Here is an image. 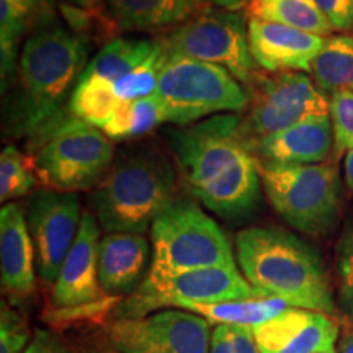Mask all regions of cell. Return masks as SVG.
<instances>
[{"instance_id":"cell-35","label":"cell","mask_w":353,"mask_h":353,"mask_svg":"<svg viewBox=\"0 0 353 353\" xmlns=\"http://www.w3.org/2000/svg\"><path fill=\"white\" fill-rule=\"evenodd\" d=\"M316 3L334 30L347 32L353 28V0H316Z\"/></svg>"},{"instance_id":"cell-43","label":"cell","mask_w":353,"mask_h":353,"mask_svg":"<svg viewBox=\"0 0 353 353\" xmlns=\"http://www.w3.org/2000/svg\"><path fill=\"white\" fill-rule=\"evenodd\" d=\"M321 353H337V348H329V350H325V352H321Z\"/></svg>"},{"instance_id":"cell-42","label":"cell","mask_w":353,"mask_h":353,"mask_svg":"<svg viewBox=\"0 0 353 353\" xmlns=\"http://www.w3.org/2000/svg\"><path fill=\"white\" fill-rule=\"evenodd\" d=\"M90 353H121V352L114 350V348H100V350H94Z\"/></svg>"},{"instance_id":"cell-13","label":"cell","mask_w":353,"mask_h":353,"mask_svg":"<svg viewBox=\"0 0 353 353\" xmlns=\"http://www.w3.org/2000/svg\"><path fill=\"white\" fill-rule=\"evenodd\" d=\"M81 203L72 192L43 190L30 201L28 229L32 234L37 270L46 283H54L81 226Z\"/></svg>"},{"instance_id":"cell-4","label":"cell","mask_w":353,"mask_h":353,"mask_svg":"<svg viewBox=\"0 0 353 353\" xmlns=\"http://www.w3.org/2000/svg\"><path fill=\"white\" fill-rule=\"evenodd\" d=\"M176 176L169 161L151 149L121 154L97 185L92 210L108 232L144 234L175 203Z\"/></svg>"},{"instance_id":"cell-41","label":"cell","mask_w":353,"mask_h":353,"mask_svg":"<svg viewBox=\"0 0 353 353\" xmlns=\"http://www.w3.org/2000/svg\"><path fill=\"white\" fill-rule=\"evenodd\" d=\"M64 2L77 7H95L99 0H64Z\"/></svg>"},{"instance_id":"cell-10","label":"cell","mask_w":353,"mask_h":353,"mask_svg":"<svg viewBox=\"0 0 353 353\" xmlns=\"http://www.w3.org/2000/svg\"><path fill=\"white\" fill-rule=\"evenodd\" d=\"M161 41L169 54L221 65L244 83L245 90L259 76L249 48V30L239 12H200L176 25Z\"/></svg>"},{"instance_id":"cell-31","label":"cell","mask_w":353,"mask_h":353,"mask_svg":"<svg viewBox=\"0 0 353 353\" xmlns=\"http://www.w3.org/2000/svg\"><path fill=\"white\" fill-rule=\"evenodd\" d=\"M329 117L334 128L335 152L353 148V90L335 92L329 99Z\"/></svg>"},{"instance_id":"cell-2","label":"cell","mask_w":353,"mask_h":353,"mask_svg":"<svg viewBox=\"0 0 353 353\" xmlns=\"http://www.w3.org/2000/svg\"><path fill=\"white\" fill-rule=\"evenodd\" d=\"M236 257L250 286L291 307L335 314L332 283L319 254L285 229L247 228L236 236Z\"/></svg>"},{"instance_id":"cell-20","label":"cell","mask_w":353,"mask_h":353,"mask_svg":"<svg viewBox=\"0 0 353 353\" xmlns=\"http://www.w3.org/2000/svg\"><path fill=\"white\" fill-rule=\"evenodd\" d=\"M120 30L154 32L183 23L198 12L200 0H107Z\"/></svg>"},{"instance_id":"cell-33","label":"cell","mask_w":353,"mask_h":353,"mask_svg":"<svg viewBox=\"0 0 353 353\" xmlns=\"http://www.w3.org/2000/svg\"><path fill=\"white\" fill-rule=\"evenodd\" d=\"M32 342L25 317L2 303L0 314V353H25Z\"/></svg>"},{"instance_id":"cell-11","label":"cell","mask_w":353,"mask_h":353,"mask_svg":"<svg viewBox=\"0 0 353 353\" xmlns=\"http://www.w3.org/2000/svg\"><path fill=\"white\" fill-rule=\"evenodd\" d=\"M247 92L250 101L242 131L250 141L312 118L329 117V100L301 72H259Z\"/></svg>"},{"instance_id":"cell-12","label":"cell","mask_w":353,"mask_h":353,"mask_svg":"<svg viewBox=\"0 0 353 353\" xmlns=\"http://www.w3.org/2000/svg\"><path fill=\"white\" fill-rule=\"evenodd\" d=\"M211 322L188 309H162L143 317L114 319L105 334L121 353H210Z\"/></svg>"},{"instance_id":"cell-30","label":"cell","mask_w":353,"mask_h":353,"mask_svg":"<svg viewBox=\"0 0 353 353\" xmlns=\"http://www.w3.org/2000/svg\"><path fill=\"white\" fill-rule=\"evenodd\" d=\"M339 307L353 321V226L347 228L335 249Z\"/></svg>"},{"instance_id":"cell-37","label":"cell","mask_w":353,"mask_h":353,"mask_svg":"<svg viewBox=\"0 0 353 353\" xmlns=\"http://www.w3.org/2000/svg\"><path fill=\"white\" fill-rule=\"evenodd\" d=\"M25 353H69L64 343L50 330L38 329L34 330L32 342Z\"/></svg>"},{"instance_id":"cell-32","label":"cell","mask_w":353,"mask_h":353,"mask_svg":"<svg viewBox=\"0 0 353 353\" xmlns=\"http://www.w3.org/2000/svg\"><path fill=\"white\" fill-rule=\"evenodd\" d=\"M210 353H262L255 341L254 329L242 325H214Z\"/></svg>"},{"instance_id":"cell-15","label":"cell","mask_w":353,"mask_h":353,"mask_svg":"<svg viewBox=\"0 0 353 353\" xmlns=\"http://www.w3.org/2000/svg\"><path fill=\"white\" fill-rule=\"evenodd\" d=\"M254 334L262 353H321L335 347L339 324L324 312L290 307Z\"/></svg>"},{"instance_id":"cell-36","label":"cell","mask_w":353,"mask_h":353,"mask_svg":"<svg viewBox=\"0 0 353 353\" xmlns=\"http://www.w3.org/2000/svg\"><path fill=\"white\" fill-rule=\"evenodd\" d=\"M130 126H131V101H120L117 110H114L112 118L107 125L103 126L105 134L110 139L123 141L130 139Z\"/></svg>"},{"instance_id":"cell-28","label":"cell","mask_w":353,"mask_h":353,"mask_svg":"<svg viewBox=\"0 0 353 353\" xmlns=\"http://www.w3.org/2000/svg\"><path fill=\"white\" fill-rule=\"evenodd\" d=\"M32 159L21 154L15 145H7L0 154V201L7 203L25 196L37 187Z\"/></svg>"},{"instance_id":"cell-8","label":"cell","mask_w":353,"mask_h":353,"mask_svg":"<svg viewBox=\"0 0 353 353\" xmlns=\"http://www.w3.org/2000/svg\"><path fill=\"white\" fill-rule=\"evenodd\" d=\"M273 210L291 228L311 236L330 231L341 210V180L327 164L260 165Z\"/></svg>"},{"instance_id":"cell-23","label":"cell","mask_w":353,"mask_h":353,"mask_svg":"<svg viewBox=\"0 0 353 353\" xmlns=\"http://www.w3.org/2000/svg\"><path fill=\"white\" fill-rule=\"evenodd\" d=\"M311 74L322 94L353 90V37L325 38L324 46L312 61Z\"/></svg>"},{"instance_id":"cell-6","label":"cell","mask_w":353,"mask_h":353,"mask_svg":"<svg viewBox=\"0 0 353 353\" xmlns=\"http://www.w3.org/2000/svg\"><path fill=\"white\" fill-rule=\"evenodd\" d=\"M167 113V123L192 125L221 112H244L249 92L221 65L169 54L159 76L156 92Z\"/></svg>"},{"instance_id":"cell-29","label":"cell","mask_w":353,"mask_h":353,"mask_svg":"<svg viewBox=\"0 0 353 353\" xmlns=\"http://www.w3.org/2000/svg\"><path fill=\"white\" fill-rule=\"evenodd\" d=\"M61 12H63L64 19L68 20L72 33L77 34L83 43H88L90 39H94V41L110 39L120 28L113 17L107 15L99 6L77 7L70 6V3H63Z\"/></svg>"},{"instance_id":"cell-27","label":"cell","mask_w":353,"mask_h":353,"mask_svg":"<svg viewBox=\"0 0 353 353\" xmlns=\"http://www.w3.org/2000/svg\"><path fill=\"white\" fill-rule=\"evenodd\" d=\"M165 56L167 51L164 44L159 39L156 51L143 64L112 83L118 100L134 101L145 99V97L156 95L159 87V76H161V69L164 65Z\"/></svg>"},{"instance_id":"cell-17","label":"cell","mask_w":353,"mask_h":353,"mask_svg":"<svg viewBox=\"0 0 353 353\" xmlns=\"http://www.w3.org/2000/svg\"><path fill=\"white\" fill-rule=\"evenodd\" d=\"M250 141V139H249ZM259 165L322 164L334 145L330 117H319L250 141Z\"/></svg>"},{"instance_id":"cell-25","label":"cell","mask_w":353,"mask_h":353,"mask_svg":"<svg viewBox=\"0 0 353 353\" xmlns=\"http://www.w3.org/2000/svg\"><path fill=\"white\" fill-rule=\"evenodd\" d=\"M290 307V304L280 298L260 296L242 299V301L201 304V306H193L188 311L203 316L213 325L228 324L255 329L265 322L272 321L273 317L280 316Z\"/></svg>"},{"instance_id":"cell-16","label":"cell","mask_w":353,"mask_h":353,"mask_svg":"<svg viewBox=\"0 0 353 353\" xmlns=\"http://www.w3.org/2000/svg\"><path fill=\"white\" fill-rule=\"evenodd\" d=\"M247 30L254 61L263 70L273 74L311 70L312 61L325 41V38L316 34L254 17L249 19Z\"/></svg>"},{"instance_id":"cell-3","label":"cell","mask_w":353,"mask_h":353,"mask_svg":"<svg viewBox=\"0 0 353 353\" xmlns=\"http://www.w3.org/2000/svg\"><path fill=\"white\" fill-rule=\"evenodd\" d=\"M88 44L61 26L34 33L21 48L20 92L15 128L20 134H41L61 120L64 101L85 70Z\"/></svg>"},{"instance_id":"cell-38","label":"cell","mask_w":353,"mask_h":353,"mask_svg":"<svg viewBox=\"0 0 353 353\" xmlns=\"http://www.w3.org/2000/svg\"><path fill=\"white\" fill-rule=\"evenodd\" d=\"M206 2L213 3V6L223 8V10L239 12L242 8H249L252 0H206Z\"/></svg>"},{"instance_id":"cell-1","label":"cell","mask_w":353,"mask_h":353,"mask_svg":"<svg viewBox=\"0 0 353 353\" xmlns=\"http://www.w3.org/2000/svg\"><path fill=\"white\" fill-rule=\"evenodd\" d=\"M169 143L185 187L206 208L224 219L252 213L262 176L239 114L176 128L169 131Z\"/></svg>"},{"instance_id":"cell-26","label":"cell","mask_w":353,"mask_h":353,"mask_svg":"<svg viewBox=\"0 0 353 353\" xmlns=\"http://www.w3.org/2000/svg\"><path fill=\"white\" fill-rule=\"evenodd\" d=\"M118 103L112 83L99 77H81L69 99V110L77 120L103 130Z\"/></svg>"},{"instance_id":"cell-5","label":"cell","mask_w":353,"mask_h":353,"mask_svg":"<svg viewBox=\"0 0 353 353\" xmlns=\"http://www.w3.org/2000/svg\"><path fill=\"white\" fill-rule=\"evenodd\" d=\"M41 136L30 159L38 180L48 190L94 188L110 170L113 145L99 128L72 117L54 123Z\"/></svg>"},{"instance_id":"cell-18","label":"cell","mask_w":353,"mask_h":353,"mask_svg":"<svg viewBox=\"0 0 353 353\" xmlns=\"http://www.w3.org/2000/svg\"><path fill=\"white\" fill-rule=\"evenodd\" d=\"M37 252L28 221L15 203L0 210V273L2 286L12 298H26L33 293L37 278Z\"/></svg>"},{"instance_id":"cell-34","label":"cell","mask_w":353,"mask_h":353,"mask_svg":"<svg viewBox=\"0 0 353 353\" xmlns=\"http://www.w3.org/2000/svg\"><path fill=\"white\" fill-rule=\"evenodd\" d=\"M162 123H167V113L157 95L131 101L130 138H139V136L148 134L157 126H161Z\"/></svg>"},{"instance_id":"cell-39","label":"cell","mask_w":353,"mask_h":353,"mask_svg":"<svg viewBox=\"0 0 353 353\" xmlns=\"http://www.w3.org/2000/svg\"><path fill=\"white\" fill-rule=\"evenodd\" d=\"M343 172H345L347 185L353 190V148L348 149L343 159Z\"/></svg>"},{"instance_id":"cell-14","label":"cell","mask_w":353,"mask_h":353,"mask_svg":"<svg viewBox=\"0 0 353 353\" xmlns=\"http://www.w3.org/2000/svg\"><path fill=\"white\" fill-rule=\"evenodd\" d=\"M100 241L99 221L92 211H83L76 242L52 283L51 299L57 309H94L110 299L99 278Z\"/></svg>"},{"instance_id":"cell-7","label":"cell","mask_w":353,"mask_h":353,"mask_svg":"<svg viewBox=\"0 0 353 353\" xmlns=\"http://www.w3.org/2000/svg\"><path fill=\"white\" fill-rule=\"evenodd\" d=\"M152 262L149 275L175 273L234 262L232 245L219 224L190 201H175L151 228Z\"/></svg>"},{"instance_id":"cell-40","label":"cell","mask_w":353,"mask_h":353,"mask_svg":"<svg viewBox=\"0 0 353 353\" xmlns=\"http://www.w3.org/2000/svg\"><path fill=\"white\" fill-rule=\"evenodd\" d=\"M337 353H353V332L345 335V337L342 339L341 347H339Z\"/></svg>"},{"instance_id":"cell-21","label":"cell","mask_w":353,"mask_h":353,"mask_svg":"<svg viewBox=\"0 0 353 353\" xmlns=\"http://www.w3.org/2000/svg\"><path fill=\"white\" fill-rule=\"evenodd\" d=\"M50 0H0V59L2 90H6L20 61V39L50 15Z\"/></svg>"},{"instance_id":"cell-9","label":"cell","mask_w":353,"mask_h":353,"mask_svg":"<svg viewBox=\"0 0 353 353\" xmlns=\"http://www.w3.org/2000/svg\"><path fill=\"white\" fill-rule=\"evenodd\" d=\"M265 294L250 286L237 265L198 268L175 275H145L141 285L120 306L114 319L143 317L162 309H192L201 304H216L260 298Z\"/></svg>"},{"instance_id":"cell-24","label":"cell","mask_w":353,"mask_h":353,"mask_svg":"<svg viewBox=\"0 0 353 353\" xmlns=\"http://www.w3.org/2000/svg\"><path fill=\"white\" fill-rule=\"evenodd\" d=\"M157 41L151 39L114 38L105 44L87 64L82 77H99L110 83L134 70L156 51Z\"/></svg>"},{"instance_id":"cell-22","label":"cell","mask_w":353,"mask_h":353,"mask_svg":"<svg viewBox=\"0 0 353 353\" xmlns=\"http://www.w3.org/2000/svg\"><path fill=\"white\" fill-rule=\"evenodd\" d=\"M247 10L254 19L291 26L321 38H329L334 32L316 0H252Z\"/></svg>"},{"instance_id":"cell-19","label":"cell","mask_w":353,"mask_h":353,"mask_svg":"<svg viewBox=\"0 0 353 353\" xmlns=\"http://www.w3.org/2000/svg\"><path fill=\"white\" fill-rule=\"evenodd\" d=\"M149 242L143 234L108 232L99 245V278L103 293L120 299L134 293L149 262Z\"/></svg>"}]
</instances>
